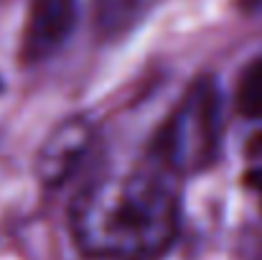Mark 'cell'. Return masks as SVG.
I'll return each mask as SVG.
<instances>
[{"mask_svg": "<svg viewBox=\"0 0 262 260\" xmlns=\"http://www.w3.org/2000/svg\"><path fill=\"white\" fill-rule=\"evenodd\" d=\"M82 245L107 258H153L171 243L173 202L153 181L102 186L79 214Z\"/></svg>", "mask_w": 262, "mask_h": 260, "instance_id": "obj_1", "label": "cell"}, {"mask_svg": "<svg viewBox=\"0 0 262 260\" xmlns=\"http://www.w3.org/2000/svg\"><path fill=\"white\" fill-rule=\"evenodd\" d=\"M77 21V0H31L20 59L36 64L51 56L72 33Z\"/></svg>", "mask_w": 262, "mask_h": 260, "instance_id": "obj_2", "label": "cell"}, {"mask_svg": "<svg viewBox=\"0 0 262 260\" xmlns=\"http://www.w3.org/2000/svg\"><path fill=\"white\" fill-rule=\"evenodd\" d=\"M89 125L84 120L64 123L46 143L38 156V173L46 184H61L69 173L77 169L79 158L89 146Z\"/></svg>", "mask_w": 262, "mask_h": 260, "instance_id": "obj_3", "label": "cell"}, {"mask_svg": "<svg viewBox=\"0 0 262 260\" xmlns=\"http://www.w3.org/2000/svg\"><path fill=\"white\" fill-rule=\"evenodd\" d=\"M156 0H94V18L102 36H120L133 28Z\"/></svg>", "mask_w": 262, "mask_h": 260, "instance_id": "obj_4", "label": "cell"}, {"mask_svg": "<svg viewBox=\"0 0 262 260\" xmlns=\"http://www.w3.org/2000/svg\"><path fill=\"white\" fill-rule=\"evenodd\" d=\"M237 107L245 117H262V56L242 72L237 87Z\"/></svg>", "mask_w": 262, "mask_h": 260, "instance_id": "obj_5", "label": "cell"}]
</instances>
